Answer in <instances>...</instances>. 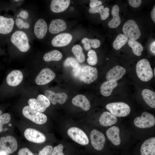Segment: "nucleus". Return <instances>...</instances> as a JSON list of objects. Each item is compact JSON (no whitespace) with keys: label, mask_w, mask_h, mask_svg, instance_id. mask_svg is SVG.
<instances>
[{"label":"nucleus","mask_w":155,"mask_h":155,"mask_svg":"<svg viewBox=\"0 0 155 155\" xmlns=\"http://www.w3.org/2000/svg\"><path fill=\"white\" fill-rule=\"evenodd\" d=\"M136 72L138 78L143 82L150 80L153 76V71L150 63L145 59L140 60L137 63Z\"/></svg>","instance_id":"f257e3e1"},{"label":"nucleus","mask_w":155,"mask_h":155,"mask_svg":"<svg viewBox=\"0 0 155 155\" xmlns=\"http://www.w3.org/2000/svg\"><path fill=\"white\" fill-rule=\"evenodd\" d=\"M11 40L12 43L21 51L24 52L30 48L28 37L24 32L17 30L12 35Z\"/></svg>","instance_id":"f03ea898"},{"label":"nucleus","mask_w":155,"mask_h":155,"mask_svg":"<svg viewBox=\"0 0 155 155\" xmlns=\"http://www.w3.org/2000/svg\"><path fill=\"white\" fill-rule=\"evenodd\" d=\"M106 108L110 113L118 117L126 116L131 112L129 106L123 102L109 103L106 105Z\"/></svg>","instance_id":"7ed1b4c3"},{"label":"nucleus","mask_w":155,"mask_h":155,"mask_svg":"<svg viewBox=\"0 0 155 155\" xmlns=\"http://www.w3.org/2000/svg\"><path fill=\"white\" fill-rule=\"evenodd\" d=\"M23 115L35 123L39 125L46 123L47 117L44 114L35 110L29 106H24L22 111Z\"/></svg>","instance_id":"20e7f679"},{"label":"nucleus","mask_w":155,"mask_h":155,"mask_svg":"<svg viewBox=\"0 0 155 155\" xmlns=\"http://www.w3.org/2000/svg\"><path fill=\"white\" fill-rule=\"evenodd\" d=\"M122 30L124 35L132 40H136L141 36V32L137 24L132 20H129L125 23Z\"/></svg>","instance_id":"39448f33"},{"label":"nucleus","mask_w":155,"mask_h":155,"mask_svg":"<svg viewBox=\"0 0 155 155\" xmlns=\"http://www.w3.org/2000/svg\"><path fill=\"white\" fill-rule=\"evenodd\" d=\"M28 103L32 109L41 113L45 111L50 105V102L44 95H38L36 99H30Z\"/></svg>","instance_id":"423d86ee"},{"label":"nucleus","mask_w":155,"mask_h":155,"mask_svg":"<svg viewBox=\"0 0 155 155\" xmlns=\"http://www.w3.org/2000/svg\"><path fill=\"white\" fill-rule=\"evenodd\" d=\"M134 123L135 126L140 128L151 127L155 125V118L151 113L144 112L140 117H136L134 120Z\"/></svg>","instance_id":"0eeeda50"},{"label":"nucleus","mask_w":155,"mask_h":155,"mask_svg":"<svg viewBox=\"0 0 155 155\" xmlns=\"http://www.w3.org/2000/svg\"><path fill=\"white\" fill-rule=\"evenodd\" d=\"M69 136L74 141L82 145H87L89 139L85 133L81 129L75 127L69 128L67 131Z\"/></svg>","instance_id":"6e6552de"},{"label":"nucleus","mask_w":155,"mask_h":155,"mask_svg":"<svg viewBox=\"0 0 155 155\" xmlns=\"http://www.w3.org/2000/svg\"><path fill=\"white\" fill-rule=\"evenodd\" d=\"M90 137L91 145L94 149L100 151L103 149L105 137L102 132L97 130L93 129L90 132Z\"/></svg>","instance_id":"1a4fd4ad"},{"label":"nucleus","mask_w":155,"mask_h":155,"mask_svg":"<svg viewBox=\"0 0 155 155\" xmlns=\"http://www.w3.org/2000/svg\"><path fill=\"white\" fill-rule=\"evenodd\" d=\"M0 147L7 153L11 154L17 150V142L16 139L11 136L2 137L0 138Z\"/></svg>","instance_id":"9d476101"},{"label":"nucleus","mask_w":155,"mask_h":155,"mask_svg":"<svg viewBox=\"0 0 155 155\" xmlns=\"http://www.w3.org/2000/svg\"><path fill=\"white\" fill-rule=\"evenodd\" d=\"M98 75V71L96 68L89 65L84 67L81 71L82 80L88 84L94 82L97 79Z\"/></svg>","instance_id":"9b49d317"},{"label":"nucleus","mask_w":155,"mask_h":155,"mask_svg":"<svg viewBox=\"0 0 155 155\" xmlns=\"http://www.w3.org/2000/svg\"><path fill=\"white\" fill-rule=\"evenodd\" d=\"M25 137L28 140L36 143H42L46 140L45 135L38 131L34 129H26L24 133Z\"/></svg>","instance_id":"f8f14e48"},{"label":"nucleus","mask_w":155,"mask_h":155,"mask_svg":"<svg viewBox=\"0 0 155 155\" xmlns=\"http://www.w3.org/2000/svg\"><path fill=\"white\" fill-rule=\"evenodd\" d=\"M55 77L54 72L48 68L42 69L35 79L36 83L38 85L47 84L53 80Z\"/></svg>","instance_id":"ddd939ff"},{"label":"nucleus","mask_w":155,"mask_h":155,"mask_svg":"<svg viewBox=\"0 0 155 155\" xmlns=\"http://www.w3.org/2000/svg\"><path fill=\"white\" fill-rule=\"evenodd\" d=\"M44 96L53 105L57 103L60 104H64L68 99L67 94L64 92L55 93L51 90H47L45 91Z\"/></svg>","instance_id":"4468645a"},{"label":"nucleus","mask_w":155,"mask_h":155,"mask_svg":"<svg viewBox=\"0 0 155 155\" xmlns=\"http://www.w3.org/2000/svg\"><path fill=\"white\" fill-rule=\"evenodd\" d=\"M126 72V69L124 67L117 65L108 72L106 75V78L110 82H117L123 77Z\"/></svg>","instance_id":"2eb2a0df"},{"label":"nucleus","mask_w":155,"mask_h":155,"mask_svg":"<svg viewBox=\"0 0 155 155\" xmlns=\"http://www.w3.org/2000/svg\"><path fill=\"white\" fill-rule=\"evenodd\" d=\"M72 39L71 34L68 33H63L57 35L52 40L51 43L55 47H62L69 44Z\"/></svg>","instance_id":"dca6fc26"},{"label":"nucleus","mask_w":155,"mask_h":155,"mask_svg":"<svg viewBox=\"0 0 155 155\" xmlns=\"http://www.w3.org/2000/svg\"><path fill=\"white\" fill-rule=\"evenodd\" d=\"M120 131L119 128L116 126L111 127L106 131L108 138L113 144L116 146L119 145L121 143Z\"/></svg>","instance_id":"f3484780"},{"label":"nucleus","mask_w":155,"mask_h":155,"mask_svg":"<svg viewBox=\"0 0 155 155\" xmlns=\"http://www.w3.org/2000/svg\"><path fill=\"white\" fill-rule=\"evenodd\" d=\"M23 78V74L21 71L14 70L11 72L7 76V83L10 86H15L21 82Z\"/></svg>","instance_id":"a211bd4d"},{"label":"nucleus","mask_w":155,"mask_h":155,"mask_svg":"<svg viewBox=\"0 0 155 155\" xmlns=\"http://www.w3.org/2000/svg\"><path fill=\"white\" fill-rule=\"evenodd\" d=\"M14 24L13 19L0 16V34H6L12 30Z\"/></svg>","instance_id":"6ab92c4d"},{"label":"nucleus","mask_w":155,"mask_h":155,"mask_svg":"<svg viewBox=\"0 0 155 155\" xmlns=\"http://www.w3.org/2000/svg\"><path fill=\"white\" fill-rule=\"evenodd\" d=\"M47 26L45 21L42 19L38 20L35 24L34 31L36 37L39 39L43 38L46 34Z\"/></svg>","instance_id":"aec40b11"},{"label":"nucleus","mask_w":155,"mask_h":155,"mask_svg":"<svg viewBox=\"0 0 155 155\" xmlns=\"http://www.w3.org/2000/svg\"><path fill=\"white\" fill-rule=\"evenodd\" d=\"M72 102L75 106L80 107L85 111L89 110L91 107L89 100L82 94H78L74 97L72 99Z\"/></svg>","instance_id":"412c9836"},{"label":"nucleus","mask_w":155,"mask_h":155,"mask_svg":"<svg viewBox=\"0 0 155 155\" xmlns=\"http://www.w3.org/2000/svg\"><path fill=\"white\" fill-rule=\"evenodd\" d=\"M117 120V117L107 111L103 113L99 119L100 124L104 127L112 126L115 124Z\"/></svg>","instance_id":"4be33fe9"},{"label":"nucleus","mask_w":155,"mask_h":155,"mask_svg":"<svg viewBox=\"0 0 155 155\" xmlns=\"http://www.w3.org/2000/svg\"><path fill=\"white\" fill-rule=\"evenodd\" d=\"M69 0H53L50 5L51 10L55 13H59L65 11L69 6Z\"/></svg>","instance_id":"5701e85b"},{"label":"nucleus","mask_w":155,"mask_h":155,"mask_svg":"<svg viewBox=\"0 0 155 155\" xmlns=\"http://www.w3.org/2000/svg\"><path fill=\"white\" fill-rule=\"evenodd\" d=\"M66 28V24L63 20L55 19L52 20L51 23L49 30L51 33L56 34L65 30Z\"/></svg>","instance_id":"b1692460"},{"label":"nucleus","mask_w":155,"mask_h":155,"mask_svg":"<svg viewBox=\"0 0 155 155\" xmlns=\"http://www.w3.org/2000/svg\"><path fill=\"white\" fill-rule=\"evenodd\" d=\"M155 148V137H151L146 140L142 144L140 152L141 155H149Z\"/></svg>","instance_id":"393cba45"},{"label":"nucleus","mask_w":155,"mask_h":155,"mask_svg":"<svg viewBox=\"0 0 155 155\" xmlns=\"http://www.w3.org/2000/svg\"><path fill=\"white\" fill-rule=\"evenodd\" d=\"M142 95L146 103L151 108H155V92L150 90L144 89L142 91Z\"/></svg>","instance_id":"a878e982"},{"label":"nucleus","mask_w":155,"mask_h":155,"mask_svg":"<svg viewBox=\"0 0 155 155\" xmlns=\"http://www.w3.org/2000/svg\"><path fill=\"white\" fill-rule=\"evenodd\" d=\"M117 85V82H112L108 80L105 81L100 86V93L104 96H109L111 94L113 90Z\"/></svg>","instance_id":"bb28decb"},{"label":"nucleus","mask_w":155,"mask_h":155,"mask_svg":"<svg viewBox=\"0 0 155 155\" xmlns=\"http://www.w3.org/2000/svg\"><path fill=\"white\" fill-rule=\"evenodd\" d=\"M119 8L118 5L113 6L111 11L113 18L108 23V26L110 28H116L120 24L121 20L119 15Z\"/></svg>","instance_id":"cd10ccee"},{"label":"nucleus","mask_w":155,"mask_h":155,"mask_svg":"<svg viewBox=\"0 0 155 155\" xmlns=\"http://www.w3.org/2000/svg\"><path fill=\"white\" fill-rule=\"evenodd\" d=\"M109 9L108 8H104L103 5H100L96 7L90 8L89 10L90 13L92 14L98 13L100 14L101 19L102 20H106L109 16Z\"/></svg>","instance_id":"c85d7f7f"},{"label":"nucleus","mask_w":155,"mask_h":155,"mask_svg":"<svg viewBox=\"0 0 155 155\" xmlns=\"http://www.w3.org/2000/svg\"><path fill=\"white\" fill-rule=\"evenodd\" d=\"M62 57V55L61 52L57 50H54L45 54L43 59L46 62L58 61L61 59Z\"/></svg>","instance_id":"c756f323"},{"label":"nucleus","mask_w":155,"mask_h":155,"mask_svg":"<svg viewBox=\"0 0 155 155\" xmlns=\"http://www.w3.org/2000/svg\"><path fill=\"white\" fill-rule=\"evenodd\" d=\"M128 38L125 35L120 34L116 37L113 43L114 48L118 50L121 48L127 42Z\"/></svg>","instance_id":"7c9ffc66"},{"label":"nucleus","mask_w":155,"mask_h":155,"mask_svg":"<svg viewBox=\"0 0 155 155\" xmlns=\"http://www.w3.org/2000/svg\"><path fill=\"white\" fill-rule=\"evenodd\" d=\"M129 46L131 47L135 55L137 56H140L143 50V47L142 44L136 40L129 39L128 41Z\"/></svg>","instance_id":"2f4dec72"},{"label":"nucleus","mask_w":155,"mask_h":155,"mask_svg":"<svg viewBox=\"0 0 155 155\" xmlns=\"http://www.w3.org/2000/svg\"><path fill=\"white\" fill-rule=\"evenodd\" d=\"M72 51L79 62L82 63L85 61V55L82 48L80 45H74L72 48Z\"/></svg>","instance_id":"473e14b6"},{"label":"nucleus","mask_w":155,"mask_h":155,"mask_svg":"<svg viewBox=\"0 0 155 155\" xmlns=\"http://www.w3.org/2000/svg\"><path fill=\"white\" fill-rule=\"evenodd\" d=\"M88 57L87 59L88 63L90 65H96L98 62V58L96 52L93 50H90L88 53Z\"/></svg>","instance_id":"72a5a7b5"},{"label":"nucleus","mask_w":155,"mask_h":155,"mask_svg":"<svg viewBox=\"0 0 155 155\" xmlns=\"http://www.w3.org/2000/svg\"><path fill=\"white\" fill-rule=\"evenodd\" d=\"M65 67H71L73 68H77L80 67L79 63L74 58L69 57L67 58L63 63Z\"/></svg>","instance_id":"f704fd0d"},{"label":"nucleus","mask_w":155,"mask_h":155,"mask_svg":"<svg viewBox=\"0 0 155 155\" xmlns=\"http://www.w3.org/2000/svg\"><path fill=\"white\" fill-rule=\"evenodd\" d=\"M11 118V116L8 113H5L0 115V132L3 131V125L8 123Z\"/></svg>","instance_id":"c9c22d12"},{"label":"nucleus","mask_w":155,"mask_h":155,"mask_svg":"<svg viewBox=\"0 0 155 155\" xmlns=\"http://www.w3.org/2000/svg\"><path fill=\"white\" fill-rule=\"evenodd\" d=\"M53 150L52 146L49 145H47L39 151L38 155H52Z\"/></svg>","instance_id":"e433bc0d"},{"label":"nucleus","mask_w":155,"mask_h":155,"mask_svg":"<svg viewBox=\"0 0 155 155\" xmlns=\"http://www.w3.org/2000/svg\"><path fill=\"white\" fill-rule=\"evenodd\" d=\"M63 148L62 144H59L53 148L52 155H64L63 152Z\"/></svg>","instance_id":"4c0bfd02"},{"label":"nucleus","mask_w":155,"mask_h":155,"mask_svg":"<svg viewBox=\"0 0 155 155\" xmlns=\"http://www.w3.org/2000/svg\"><path fill=\"white\" fill-rule=\"evenodd\" d=\"M16 23L17 26L20 28H23L28 29L29 27V25L27 22H24L22 19L17 18L16 20Z\"/></svg>","instance_id":"58836bf2"},{"label":"nucleus","mask_w":155,"mask_h":155,"mask_svg":"<svg viewBox=\"0 0 155 155\" xmlns=\"http://www.w3.org/2000/svg\"><path fill=\"white\" fill-rule=\"evenodd\" d=\"M88 41L91 46L94 49L98 48L100 45V42L98 39L88 38Z\"/></svg>","instance_id":"ea45409f"},{"label":"nucleus","mask_w":155,"mask_h":155,"mask_svg":"<svg viewBox=\"0 0 155 155\" xmlns=\"http://www.w3.org/2000/svg\"><path fill=\"white\" fill-rule=\"evenodd\" d=\"M18 155H34L28 148H24L20 149L18 151Z\"/></svg>","instance_id":"a19ab883"},{"label":"nucleus","mask_w":155,"mask_h":155,"mask_svg":"<svg viewBox=\"0 0 155 155\" xmlns=\"http://www.w3.org/2000/svg\"><path fill=\"white\" fill-rule=\"evenodd\" d=\"M129 4L132 7L136 8L139 7L142 2L141 0H129L128 1Z\"/></svg>","instance_id":"79ce46f5"},{"label":"nucleus","mask_w":155,"mask_h":155,"mask_svg":"<svg viewBox=\"0 0 155 155\" xmlns=\"http://www.w3.org/2000/svg\"><path fill=\"white\" fill-rule=\"evenodd\" d=\"M82 42L84 44V47L86 50H90L91 46L89 42L88 38H84L82 40Z\"/></svg>","instance_id":"37998d69"},{"label":"nucleus","mask_w":155,"mask_h":155,"mask_svg":"<svg viewBox=\"0 0 155 155\" xmlns=\"http://www.w3.org/2000/svg\"><path fill=\"white\" fill-rule=\"evenodd\" d=\"M90 8H93L101 5L102 2L101 1L98 0H90Z\"/></svg>","instance_id":"c03bdc74"},{"label":"nucleus","mask_w":155,"mask_h":155,"mask_svg":"<svg viewBox=\"0 0 155 155\" xmlns=\"http://www.w3.org/2000/svg\"><path fill=\"white\" fill-rule=\"evenodd\" d=\"M19 16L24 19H26L28 17V13L26 11L22 10L20 13Z\"/></svg>","instance_id":"a18cd8bd"},{"label":"nucleus","mask_w":155,"mask_h":155,"mask_svg":"<svg viewBox=\"0 0 155 155\" xmlns=\"http://www.w3.org/2000/svg\"><path fill=\"white\" fill-rule=\"evenodd\" d=\"M151 17L154 22L155 23V6L153 7L151 13Z\"/></svg>","instance_id":"49530a36"},{"label":"nucleus","mask_w":155,"mask_h":155,"mask_svg":"<svg viewBox=\"0 0 155 155\" xmlns=\"http://www.w3.org/2000/svg\"><path fill=\"white\" fill-rule=\"evenodd\" d=\"M150 50L151 52L155 55V41H154L151 44L150 46Z\"/></svg>","instance_id":"de8ad7c7"},{"label":"nucleus","mask_w":155,"mask_h":155,"mask_svg":"<svg viewBox=\"0 0 155 155\" xmlns=\"http://www.w3.org/2000/svg\"><path fill=\"white\" fill-rule=\"evenodd\" d=\"M80 67H79L77 68H73V72L75 76H77L80 73Z\"/></svg>","instance_id":"09e8293b"},{"label":"nucleus","mask_w":155,"mask_h":155,"mask_svg":"<svg viewBox=\"0 0 155 155\" xmlns=\"http://www.w3.org/2000/svg\"><path fill=\"white\" fill-rule=\"evenodd\" d=\"M7 153L5 150L0 151V155H7Z\"/></svg>","instance_id":"8fccbe9b"},{"label":"nucleus","mask_w":155,"mask_h":155,"mask_svg":"<svg viewBox=\"0 0 155 155\" xmlns=\"http://www.w3.org/2000/svg\"><path fill=\"white\" fill-rule=\"evenodd\" d=\"M150 155H155V148L152 150Z\"/></svg>","instance_id":"3c124183"},{"label":"nucleus","mask_w":155,"mask_h":155,"mask_svg":"<svg viewBox=\"0 0 155 155\" xmlns=\"http://www.w3.org/2000/svg\"><path fill=\"white\" fill-rule=\"evenodd\" d=\"M2 113V111L1 110H0V115H1Z\"/></svg>","instance_id":"603ef678"},{"label":"nucleus","mask_w":155,"mask_h":155,"mask_svg":"<svg viewBox=\"0 0 155 155\" xmlns=\"http://www.w3.org/2000/svg\"><path fill=\"white\" fill-rule=\"evenodd\" d=\"M155 68L154 69V75L155 76Z\"/></svg>","instance_id":"864d4df0"},{"label":"nucleus","mask_w":155,"mask_h":155,"mask_svg":"<svg viewBox=\"0 0 155 155\" xmlns=\"http://www.w3.org/2000/svg\"><path fill=\"white\" fill-rule=\"evenodd\" d=\"M9 125V126H11V124H10Z\"/></svg>","instance_id":"5fc2aeb1"},{"label":"nucleus","mask_w":155,"mask_h":155,"mask_svg":"<svg viewBox=\"0 0 155 155\" xmlns=\"http://www.w3.org/2000/svg\"><path fill=\"white\" fill-rule=\"evenodd\" d=\"M15 1H20V0H15Z\"/></svg>","instance_id":"6e6d98bb"}]
</instances>
